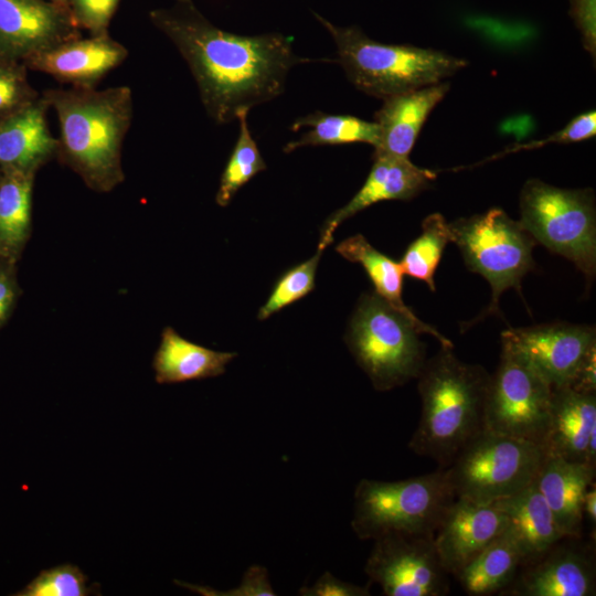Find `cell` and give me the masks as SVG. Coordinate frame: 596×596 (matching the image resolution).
<instances>
[{
    "label": "cell",
    "mask_w": 596,
    "mask_h": 596,
    "mask_svg": "<svg viewBox=\"0 0 596 596\" xmlns=\"http://www.w3.org/2000/svg\"><path fill=\"white\" fill-rule=\"evenodd\" d=\"M149 19L187 62L201 103L217 125L280 96L289 71L315 62L298 56L292 39L283 33L241 35L222 30L193 1L153 9Z\"/></svg>",
    "instance_id": "obj_1"
},
{
    "label": "cell",
    "mask_w": 596,
    "mask_h": 596,
    "mask_svg": "<svg viewBox=\"0 0 596 596\" xmlns=\"http://www.w3.org/2000/svg\"><path fill=\"white\" fill-rule=\"evenodd\" d=\"M43 97L60 123L57 155L95 192H110L125 179L121 148L129 130L128 86L51 88Z\"/></svg>",
    "instance_id": "obj_2"
},
{
    "label": "cell",
    "mask_w": 596,
    "mask_h": 596,
    "mask_svg": "<svg viewBox=\"0 0 596 596\" xmlns=\"http://www.w3.org/2000/svg\"><path fill=\"white\" fill-rule=\"evenodd\" d=\"M417 380L422 413L408 447L445 469L483 430L490 374L441 348L426 360Z\"/></svg>",
    "instance_id": "obj_3"
},
{
    "label": "cell",
    "mask_w": 596,
    "mask_h": 596,
    "mask_svg": "<svg viewBox=\"0 0 596 596\" xmlns=\"http://www.w3.org/2000/svg\"><path fill=\"white\" fill-rule=\"evenodd\" d=\"M330 33L348 79L366 95L389 97L437 84L467 66V61L443 51L409 44H386L359 26H338L315 13Z\"/></svg>",
    "instance_id": "obj_4"
},
{
    "label": "cell",
    "mask_w": 596,
    "mask_h": 596,
    "mask_svg": "<svg viewBox=\"0 0 596 596\" xmlns=\"http://www.w3.org/2000/svg\"><path fill=\"white\" fill-rule=\"evenodd\" d=\"M455 498L443 468L398 481L362 479L354 491L351 526L361 540L387 534L434 536Z\"/></svg>",
    "instance_id": "obj_5"
},
{
    "label": "cell",
    "mask_w": 596,
    "mask_h": 596,
    "mask_svg": "<svg viewBox=\"0 0 596 596\" xmlns=\"http://www.w3.org/2000/svg\"><path fill=\"white\" fill-rule=\"evenodd\" d=\"M423 333L421 326L372 292L359 299L345 342L374 389L389 391L419 375L426 362Z\"/></svg>",
    "instance_id": "obj_6"
},
{
    "label": "cell",
    "mask_w": 596,
    "mask_h": 596,
    "mask_svg": "<svg viewBox=\"0 0 596 596\" xmlns=\"http://www.w3.org/2000/svg\"><path fill=\"white\" fill-rule=\"evenodd\" d=\"M520 224L551 252L571 260L592 283L596 274L593 189H562L528 180L520 193Z\"/></svg>",
    "instance_id": "obj_7"
},
{
    "label": "cell",
    "mask_w": 596,
    "mask_h": 596,
    "mask_svg": "<svg viewBox=\"0 0 596 596\" xmlns=\"http://www.w3.org/2000/svg\"><path fill=\"white\" fill-rule=\"evenodd\" d=\"M450 242L459 248L468 269L481 275L491 287V301L473 324L499 312V299L508 289L521 292L523 277L535 267L536 241L502 209L449 222Z\"/></svg>",
    "instance_id": "obj_8"
},
{
    "label": "cell",
    "mask_w": 596,
    "mask_h": 596,
    "mask_svg": "<svg viewBox=\"0 0 596 596\" xmlns=\"http://www.w3.org/2000/svg\"><path fill=\"white\" fill-rule=\"evenodd\" d=\"M543 446L483 429L445 468L456 498L489 504L534 481Z\"/></svg>",
    "instance_id": "obj_9"
},
{
    "label": "cell",
    "mask_w": 596,
    "mask_h": 596,
    "mask_svg": "<svg viewBox=\"0 0 596 596\" xmlns=\"http://www.w3.org/2000/svg\"><path fill=\"white\" fill-rule=\"evenodd\" d=\"M553 387L520 354L503 347L490 375L483 429L544 447Z\"/></svg>",
    "instance_id": "obj_10"
},
{
    "label": "cell",
    "mask_w": 596,
    "mask_h": 596,
    "mask_svg": "<svg viewBox=\"0 0 596 596\" xmlns=\"http://www.w3.org/2000/svg\"><path fill=\"white\" fill-rule=\"evenodd\" d=\"M365 573L387 596H443L449 590L434 536L387 534L374 540Z\"/></svg>",
    "instance_id": "obj_11"
},
{
    "label": "cell",
    "mask_w": 596,
    "mask_h": 596,
    "mask_svg": "<svg viewBox=\"0 0 596 596\" xmlns=\"http://www.w3.org/2000/svg\"><path fill=\"white\" fill-rule=\"evenodd\" d=\"M501 345L520 354L554 389L568 386L587 352L596 347L593 326L568 322L509 328Z\"/></svg>",
    "instance_id": "obj_12"
},
{
    "label": "cell",
    "mask_w": 596,
    "mask_h": 596,
    "mask_svg": "<svg viewBox=\"0 0 596 596\" xmlns=\"http://www.w3.org/2000/svg\"><path fill=\"white\" fill-rule=\"evenodd\" d=\"M68 6L47 0H0V60L23 63L81 36Z\"/></svg>",
    "instance_id": "obj_13"
},
{
    "label": "cell",
    "mask_w": 596,
    "mask_h": 596,
    "mask_svg": "<svg viewBox=\"0 0 596 596\" xmlns=\"http://www.w3.org/2000/svg\"><path fill=\"white\" fill-rule=\"evenodd\" d=\"M505 528L507 517L493 503L455 498L434 534V544L444 570L455 576Z\"/></svg>",
    "instance_id": "obj_14"
},
{
    "label": "cell",
    "mask_w": 596,
    "mask_h": 596,
    "mask_svg": "<svg viewBox=\"0 0 596 596\" xmlns=\"http://www.w3.org/2000/svg\"><path fill=\"white\" fill-rule=\"evenodd\" d=\"M127 56V47L105 33L63 42L31 56L23 64L72 87L94 88Z\"/></svg>",
    "instance_id": "obj_15"
},
{
    "label": "cell",
    "mask_w": 596,
    "mask_h": 596,
    "mask_svg": "<svg viewBox=\"0 0 596 596\" xmlns=\"http://www.w3.org/2000/svg\"><path fill=\"white\" fill-rule=\"evenodd\" d=\"M373 164L366 180L353 198L334 211L323 223L318 249L332 242L337 227L366 207L390 200L407 201L430 187L436 178L432 170L415 166L408 158L372 156Z\"/></svg>",
    "instance_id": "obj_16"
},
{
    "label": "cell",
    "mask_w": 596,
    "mask_h": 596,
    "mask_svg": "<svg viewBox=\"0 0 596 596\" xmlns=\"http://www.w3.org/2000/svg\"><path fill=\"white\" fill-rule=\"evenodd\" d=\"M49 104L38 99L0 119V170L35 173L57 155L58 139L49 129Z\"/></svg>",
    "instance_id": "obj_17"
},
{
    "label": "cell",
    "mask_w": 596,
    "mask_h": 596,
    "mask_svg": "<svg viewBox=\"0 0 596 596\" xmlns=\"http://www.w3.org/2000/svg\"><path fill=\"white\" fill-rule=\"evenodd\" d=\"M449 87L439 82L383 99L374 115L379 140L373 156L408 158L426 118Z\"/></svg>",
    "instance_id": "obj_18"
},
{
    "label": "cell",
    "mask_w": 596,
    "mask_h": 596,
    "mask_svg": "<svg viewBox=\"0 0 596 596\" xmlns=\"http://www.w3.org/2000/svg\"><path fill=\"white\" fill-rule=\"evenodd\" d=\"M594 479L595 466L545 455L534 483L566 538L581 534L582 501Z\"/></svg>",
    "instance_id": "obj_19"
},
{
    "label": "cell",
    "mask_w": 596,
    "mask_h": 596,
    "mask_svg": "<svg viewBox=\"0 0 596 596\" xmlns=\"http://www.w3.org/2000/svg\"><path fill=\"white\" fill-rule=\"evenodd\" d=\"M552 550V549H551ZM549 550L517 581L511 595L592 596L595 571L590 560L574 549Z\"/></svg>",
    "instance_id": "obj_20"
},
{
    "label": "cell",
    "mask_w": 596,
    "mask_h": 596,
    "mask_svg": "<svg viewBox=\"0 0 596 596\" xmlns=\"http://www.w3.org/2000/svg\"><path fill=\"white\" fill-rule=\"evenodd\" d=\"M507 517L505 532L524 562H533L566 538L534 481L517 493L492 502Z\"/></svg>",
    "instance_id": "obj_21"
},
{
    "label": "cell",
    "mask_w": 596,
    "mask_h": 596,
    "mask_svg": "<svg viewBox=\"0 0 596 596\" xmlns=\"http://www.w3.org/2000/svg\"><path fill=\"white\" fill-rule=\"evenodd\" d=\"M596 432V394L568 386L554 387L545 454L570 461L586 462V447Z\"/></svg>",
    "instance_id": "obj_22"
},
{
    "label": "cell",
    "mask_w": 596,
    "mask_h": 596,
    "mask_svg": "<svg viewBox=\"0 0 596 596\" xmlns=\"http://www.w3.org/2000/svg\"><path fill=\"white\" fill-rule=\"evenodd\" d=\"M236 355L194 343L166 327L152 361L155 380L159 384H173L215 377L225 372Z\"/></svg>",
    "instance_id": "obj_23"
},
{
    "label": "cell",
    "mask_w": 596,
    "mask_h": 596,
    "mask_svg": "<svg viewBox=\"0 0 596 596\" xmlns=\"http://www.w3.org/2000/svg\"><path fill=\"white\" fill-rule=\"evenodd\" d=\"M336 251L345 259L360 264L374 286V292L394 309L421 326L441 348L453 349V342L434 327L421 320L403 301V269L400 262L374 248L363 235H354L339 243Z\"/></svg>",
    "instance_id": "obj_24"
},
{
    "label": "cell",
    "mask_w": 596,
    "mask_h": 596,
    "mask_svg": "<svg viewBox=\"0 0 596 596\" xmlns=\"http://www.w3.org/2000/svg\"><path fill=\"white\" fill-rule=\"evenodd\" d=\"M35 173L0 170V257L13 264L31 231Z\"/></svg>",
    "instance_id": "obj_25"
},
{
    "label": "cell",
    "mask_w": 596,
    "mask_h": 596,
    "mask_svg": "<svg viewBox=\"0 0 596 596\" xmlns=\"http://www.w3.org/2000/svg\"><path fill=\"white\" fill-rule=\"evenodd\" d=\"M523 557L511 536L503 531L455 575L471 596L492 595L510 584Z\"/></svg>",
    "instance_id": "obj_26"
},
{
    "label": "cell",
    "mask_w": 596,
    "mask_h": 596,
    "mask_svg": "<svg viewBox=\"0 0 596 596\" xmlns=\"http://www.w3.org/2000/svg\"><path fill=\"white\" fill-rule=\"evenodd\" d=\"M308 128L299 138L287 142L283 151L290 153L302 147L339 146L353 142L370 143L375 147L379 129L375 121H368L351 115L327 114L316 110L297 118L290 130Z\"/></svg>",
    "instance_id": "obj_27"
},
{
    "label": "cell",
    "mask_w": 596,
    "mask_h": 596,
    "mask_svg": "<svg viewBox=\"0 0 596 596\" xmlns=\"http://www.w3.org/2000/svg\"><path fill=\"white\" fill-rule=\"evenodd\" d=\"M449 242V222L439 213L429 214L422 222V233L400 260L403 273L435 291V272Z\"/></svg>",
    "instance_id": "obj_28"
},
{
    "label": "cell",
    "mask_w": 596,
    "mask_h": 596,
    "mask_svg": "<svg viewBox=\"0 0 596 596\" xmlns=\"http://www.w3.org/2000/svg\"><path fill=\"white\" fill-rule=\"evenodd\" d=\"M248 113L237 116L240 132L230 158L220 179L215 201L220 206H227L238 190L257 173L266 170V162L253 138L248 121Z\"/></svg>",
    "instance_id": "obj_29"
},
{
    "label": "cell",
    "mask_w": 596,
    "mask_h": 596,
    "mask_svg": "<svg viewBox=\"0 0 596 596\" xmlns=\"http://www.w3.org/2000/svg\"><path fill=\"white\" fill-rule=\"evenodd\" d=\"M321 254L322 251L317 249L312 257L286 270L278 278L266 302L259 308V320L267 319L313 290Z\"/></svg>",
    "instance_id": "obj_30"
},
{
    "label": "cell",
    "mask_w": 596,
    "mask_h": 596,
    "mask_svg": "<svg viewBox=\"0 0 596 596\" xmlns=\"http://www.w3.org/2000/svg\"><path fill=\"white\" fill-rule=\"evenodd\" d=\"M93 588L87 584L86 575L73 564H61L41 571L19 596H87Z\"/></svg>",
    "instance_id": "obj_31"
},
{
    "label": "cell",
    "mask_w": 596,
    "mask_h": 596,
    "mask_svg": "<svg viewBox=\"0 0 596 596\" xmlns=\"http://www.w3.org/2000/svg\"><path fill=\"white\" fill-rule=\"evenodd\" d=\"M39 97L40 94L28 81L26 66L23 63L0 60V119Z\"/></svg>",
    "instance_id": "obj_32"
},
{
    "label": "cell",
    "mask_w": 596,
    "mask_h": 596,
    "mask_svg": "<svg viewBox=\"0 0 596 596\" xmlns=\"http://www.w3.org/2000/svg\"><path fill=\"white\" fill-rule=\"evenodd\" d=\"M120 0H68L67 6L79 29L89 35L108 33Z\"/></svg>",
    "instance_id": "obj_33"
},
{
    "label": "cell",
    "mask_w": 596,
    "mask_h": 596,
    "mask_svg": "<svg viewBox=\"0 0 596 596\" xmlns=\"http://www.w3.org/2000/svg\"><path fill=\"white\" fill-rule=\"evenodd\" d=\"M596 134V113L588 110L574 117L564 128L550 135L545 139L534 140L523 145H518L505 149L498 156H493L490 159H496L501 156H505L520 150H531L541 148L549 143H568L577 142L589 139ZM488 159V160H490Z\"/></svg>",
    "instance_id": "obj_34"
},
{
    "label": "cell",
    "mask_w": 596,
    "mask_h": 596,
    "mask_svg": "<svg viewBox=\"0 0 596 596\" xmlns=\"http://www.w3.org/2000/svg\"><path fill=\"white\" fill-rule=\"evenodd\" d=\"M191 589L203 595H225V596H275L267 576V571L258 565L251 566L243 576V581L240 586L225 593L213 590L212 588H204L200 586H192L182 584Z\"/></svg>",
    "instance_id": "obj_35"
},
{
    "label": "cell",
    "mask_w": 596,
    "mask_h": 596,
    "mask_svg": "<svg viewBox=\"0 0 596 596\" xmlns=\"http://www.w3.org/2000/svg\"><path fill=\"white\" fill-rule=\"evenodd\" d=\"M570 15L582 35L584 47L595 58L596 0H570Z\"/></svg>",
    "instance_id": "obj_36"
},
{
    "label": "cell",
    "mask_w": 596,
    "mask_h": 596,
    "mask_svg": "<svg viewBox=\"0 0 596 596\" xmlns=\"http://www.w3.org/2000/svg\"><path fill=\"white\" fill-rule=\"evenodd\" d=\"M299 594L304 596H368L370 588L369 585L358 586L340 581L326 572L312 586L300 588Z\"/></svg>",
    "instance_id": "obj_37"
},
{
    "label": "cell",
    "mask_w": 596,
    "mask_h": 596,
    "mask_svg": "<svg viewBox=\"0 0 596 596\" xmlns=\"http://www.w3.org/2000/svg\"><path fill=\"white\" fill-rule=\"evenodd\" d=\"M568 387L583 393L596 392V347L587 352Z\"/></svg>",
    "instance_id": "obj_38"
},
{
    "label": "cell",
    "mask_w": 596,
    "mask_h": 596,
    "mask_svg": "<svg viewBox=\"0 0 596 596\" xmlns=\"http://www.w3.org/2000/svg\"><path fill=\"white\" fill-rule=\"evenodd\" d=\"M14 281L6 268H0V324L9 315L15 299Z\"/></svg>",
    "instance_id": "obj_39"
},
{
    "label": "cell",
    "mask_w": 596,
    "mask_h": 596,
    "mask_svg": "<svg viewBox=\"0 0 596 596\" xmlns=\"http://www.w3.org/2000/svg\"><path fill=\"white\" fill-rule=\"evenodd\" d=\"M583 517H586L589 522L596 521V487L593 482L585 491L582 501Z\"/></svg>",
    "instance_id": "obj_40"
},
{
    "label": "cell",
    "mask_w": 596,
    "mask_h": 596,
    "mask_svg": "<svg viewBox=\"0 0 596 596\" xmlns=\"http://www.w3.org/2000/svg\"><path fill=\"white\" fill-rule=\"evenodd\" d=\"M47 1L58 3V4H65V6H67V2H68V0H47Z\"/></svg>",
    "instance_id": "obj_41"
},
{
    "label": "cell",
    "mask_w": 596,
    "mask_h": 596,
    "mask_svg": "<svg viewBox=\"0 0 596 596\" xmlns=\"http://www.w3.org/2000/svg\"><path fill=\"white\" fill-rule=\"evenodd\" d=\"M177 2H191L192 0H175Z\"/></svg>",
    "instance_id": "obj_42"
}]
</instances>
